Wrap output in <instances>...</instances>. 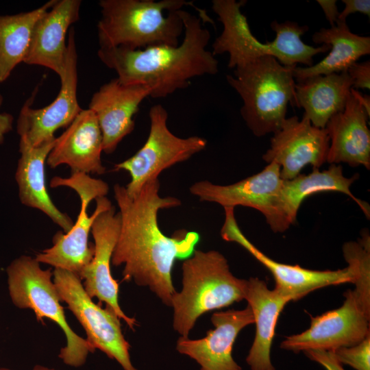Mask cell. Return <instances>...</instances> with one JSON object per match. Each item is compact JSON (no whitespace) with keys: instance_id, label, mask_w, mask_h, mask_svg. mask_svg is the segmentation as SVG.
Here are the masks:
<instances>
[{"instance_id":"1","label":"cell","mask_w":370,"mask_h":370,"mask_svg":"<svg viewBox=\"0 0 370 370\" xmlns=\"http://www.w3.org/2000/svg\"><path fill=\"white\" fill-rule=\"evenodd\" d=\"M160 187L159 179H153L136 196L130 197L125 186H114L121 226L111 264H123V280L147 286L171 307L176 292L171 278L174 262L190 257L200 236L196 232L183 230L170 237L161 231L159 210L178 207L181 201L172 196L161 197Z\"/></svg>"},{"instance_id":"2","label":"cell","mask_w":370,"mask_h":370,"mask_svg":"<svg viewBox=\"0 0 370 370\" xmlns=\"http://www.w3.org/2000/svg\"><path fill=\"white\" fill-rule=\"evenodd\" d=\"M184 36L177 46L156 45L143 49L123 47H99L100 60L117 74L124 84H138L151 88L152 98L165 97L188 87L191 80L219 72V62L206 47L210 33L205 23H214L207 15L197 16L178 10Z\"/></svg>"},{"instance_id":"3","label":"cell","mask_w":370,"mask_h":370,"mask_svg":"<svg viewBox=\"0 0 370 370\" xmlns=\"http://www.w3.org/2000/svg\"><path fill=\"white\" fill-rule=\"evenodd\" d=\"M246 2L212 1V9L223 25L221 34L212 44V53L214 56L228 53V68L234 69L263 56H273L284 66L303 64L311 66L314 56L330 51L328 45L314 47L305 44L301 36L308 31V26L291 21H273L271 27L275 32V38L271 42H261L252 34L247 19L241 12Z\"/></svg>"},{"instance_id":"4","label":"cell","mask_w":370,"mask_h":370,"mask_svg":"<svg viewBox=\"0 0 370 370\" xmlns=\"http://www.w3.org/2000/svg\"><path fill=\"white\" fill-rule=\"evenodd\" d=\"M97 23L100 47L143 49L156 45L177 46L184 30L178 10L184 0H101Z\"/></svg>"},{"instance_id":"5","label":"cell","mask_w":370,"mask_h":370,"mask_svg":"<svg viewBox=\"0 0 370 370\" xmlns=\"http://www.w3.org/2000/svg\"><path fill=\"white\" fill-rule=\"evenodd\" d=\"M182 288L171 299L173 327L187 338L204 313L229 306L245 298L247 280L234 276L227 260L215 250H195L182 266Z\"/></svg>"},{"instance_id":"6","label":"cell","mask_w":370,"mask_h":370,"mask_svg":"<svg viewBox=\"0 0 370 370\" xmlns=\"http://www.w3.org/2000/svg\"><path fill=\"white\" fill-rule=\"evenodd\" d=\"M295 66H284L273 56H263L226 75L243 100L241 114L256 136L279 130L286 119L288 104L294 105Z\"/></svg>"},{"instance_id":"7","label":"cell","mask_w":370,"mask_h":370,"mask_svg":"<svg viewBox=\"0 0 370 370\" xmlns=\"http://www.w3.org/2000/svg\"><path fill=\"white\" fill-rule=\"evenodd\" d=\"M8 288L13 304L21 309H31L38 321L48 319L56 323L65 334L66 345L58 357L66 365L79 367L94 352L86 339L71 328L60 305L57 289L52 280L53 271L42 269L36 258L21 256L6 269Z\"/></svg>"},{"instance_id":"8","label":"cell","mask_w":370,"mask_h":370,"mask_svg":"<svg viewBox=\"0 0 370 370\" xmlns=\"http://www.w3.org/2000/svg\"><path fill=\"white\" fill-rule=\"evenodd\" d=\"M50 186H66L74 190L81 200V208L71 229L64 233L58 232L53 238V245L35 257L40 263L79 274L90 262L94 245H89L88 235L97 215L112 204L106 197L108 184L83 173H73L66 178L54 177Z\"/></svg>"},{"instance_id":"9","label":"cell","mask_w":370,"mask_h":370,"mask_svg":"<svg viewBox=\"0 0 370 370\" xmlns=\"http://www.w3.org/2000/svg\"><path fill=\"white\" fill-rule=\"evenodd\" d=\"M149 117L150 128L145 144L134 155L114 166V171L130 174V181L125 187L130 197L136 196L149 180L158 178L163 171L186 161L207 145L202 137L181 138L173 134L167 126L168 112L160 104L151 107Z\"/></svg>"},{"instance_id":"10","label":"cell","mask_w":370,"mask_h":370,"mask_svg":"<svg viewBox=\"0 0 370 370\" xmlns=\"http://www.w3.org/2000/svg\"><path fill=\"white\" fill-rule=\"evenodd\" d=\"M53 281L61 301L74 314L86 334V341L114 359L124 370H138L132 365L129 343L125 340L120 319L109 308L95 304L85 291L79 277L69 271L54 269Z\"/></svg>"},{"instance_id":"11","label":"cell","mask_w":370,"mask_h":370,"mask_svg":"<svg viewBox=\"0 0 370 370\" xmlns=\"http://www.w3.org/2000/svg\"><path fill=\"white\" fill-rule=\"evenodd\" d=\"M283 180L280 168L270 162L259 173L236 183L220 185L208 180L192 184L190 193L201 201L224 208L244 206L259 211L274 232H283L280 214V193Z\"/></svg>"},{"instance_id":"12","label":"cell","mask_w":370,"mask_h":370,"mask_svg":"<svg viewBox=\"0 0 370 370\" xmlns=\"http://www.w3.org/2000/svg\"><path fill=\"white\" fill-rule=\"evenodd\" d=\"M341 306L311 317L304 332L290 335L280 348L294 353L311 349L334 351L355 345L370 335V314L362 308L353 290L344 293Z\"/></svg>"},{"instance_id":"13","label":"cell","mask_w":370,"mask_h":370,"mask_svg":"<svg viewBox=\"0 0 370 370\" xmlns=\"http://www.w3.org/2000/svg\"><path fill=\"white\" fill-rule=\"evenodd\" d=\"M68 36L66 71L60 77L58 96L50 104L39 109L31 108L32 100H28L17 120L20 139L32 147L55 140V132L68 127L83 110L77 99V55L73 27H70Z\"/></svg>"},{"instance_id":"14","label":"cell","mask_w":370,"mask_h":370,"mask_svg":"<svg viewBox=\"0 0 370 370\" xmlns=\"http://www.w3.org/2000/svg\"><path fill=\"white\" fill-rule=\"evenodd\" d=\"M225 219L221 236L226 241L239 244L248 251L272 274L275 289L291 301H297L308 293L323 287L351 282L354 275L347 266L337 270H312L299 265L277 262L265 255L251 243L241 230L234 214V208H224Z\"/></svg>"},{"instance_id":"15","label":"cell","mask_w":370,"mask_h":370,"mask_svg":"<svg viewBox=\"0 0 370 370\" xmlns=\"http://www.w3.org/2000/svg\"><path fill=\"white\" fill-rule=\"evenodd\" d=\"M330 140L325 128L312 125L303 116L286 118L271 138L270 148L262 156L267 163L280 168L282 180L293 179L306 165L319 169L327 162Z\"/></svg>"},{"instance_id":"16","label":"cell","mask_w":370,"mask_h":370,"mask_svg":"<svg viewBox=\"0 0 370 370\" xmlns=\"http://www.w3.org/2000/svg\"><path fill=\"white\" fill-rule=\"evenodd\" d=\"M121 226L120 214L111 205L101 211L95 219L91 234L94 245V255L90 262L79 274L84 288L92 299L111 309L120 319H123L132 330L137 325L136 320L126 315L119 304V284L110 271L114 249L118 240Z\"/></svg>"},{"instance_id":"17","label":"cell","mask_w":370,"mask_h":370,"mask_svg":"<svg viewBox=\"0 0 370 370\" xmlns=\"http://www.w3.org/2000/svg\"><path fill=\"white\" fill-rule=\"evenodd\" d=\"M151 90L138 84H124L117 78L103 84L92 96L88 109L95 114L103 137V151L113 153L134 129V115Z\"/></svg>"},{"instance_id":"18","label":"cell","mask_w":370,"mask_h":370,"mask_svg":"<svg viewBox=\"0 0 370 370\" xmlns=\"http://www.w3.org/2000/svg\"><path fill=\"white\" fill-rule=\"evenodd\" d=\"M211 321L214 328L205 337L193 340L180 336L176 349L195 360L200 370H242L232 357V348L239 332L254 323L250 307L214 312Z\"/></svg>"},{"instance_id":"19","label":"cell","mask_w":370,"mask_h":370,"mask_svg":"<svg viewBox=\"0 0 370 370\" xmlns=\"http://www.w3.org/2000/svg\"><path fill=\"white\" fill-rule=\"evenodd\" d=\"M103 137L94 112L82 110L58 138L46 162L52 169L68 165L73 173L102 175Z\"/></svg>"},{"instance_id":"20","label":"cell","mask_w":370,"mask_h":370,"mask_svg":"<svg viewBox=\"0 0 370 370\" xmlns=\"http://www.w3.org/2000/svg\"><path fill=\"white\" fill-rule=\"evenodd\" d=\"M81 4L80 0H56L35 24L23 62L47 67L60 78L64 75L65 38L70 26L79 18Z\"/></svg>"},{"instance_id":"21","label":"cell","mask_w":370,"mask_h":370,"mask_svg":"<svg viewBox=\"0 0 370 370\" xmlns=\"http://www.w3.org/2000/svg\"><path fill=\"white\" fill-rule=\"evenodd\" d=\"M369 116L350 92L344 110L332 116L325 127L330 140L327 162L370 169Z\"/></svg>"},{"instance_id":"22","label":"cell","mask_w":370,"mask_h":370,"mask_svg":"<svg viewBox=\"0 0 370 370\" xmlns=\"http://www.w3.org/2000/svg\"><path fill=\"white\" fill-rule=\"evenodd\" d=\"M244 299L252 311L256 325L255 338L246 362L251 370H275L271 359L275 326L283 308L291 300L275 288L269 289L258 278L247 280Z\"/></svg>"},{"instance_id":"23","label":"cell","mask_w":370,"mask_h":370,"mask_svg":"<svg viewBox=\"0 0 370 370\" xmlns=\"http://www.w3.org/2000/svg\"><path fill=\"white\" fill-rule=\"evenodd\" d=\"M56 140L32 147L20 139L21 158L18 161L15 179L21 202L42 212L66 233L74 223L69 216L61 212L53 204L45 183V163Z\"/></svg>"},{"instance_id":"24","label":"cell","mask_w":370,"mask_h":370,"mask_svg":"<svg viewBox=\"0 0 370 370\" xmlns=\"http://www.w3.org/2000/svg\"><path fill=\"white\" fill-rule=\"evenodd\" d=\"M358 175L346 177L340 164H331L329 169L320 171L313 169L312 172L299 174L293 179L283 180L279 198L280 214L283 231L293 224L302 202L308 197L321 192H338L351 197L369 217V207L356 198L351 191L352 184Z\"/></svg>"},{"instance_id":"25","label":"cell","mask_w":370,"mask_h":370,"mask_svg":"<svg viewBox=\"0 0 370 370\" xmlns=\"http://www.w3.org/2000/svg\"><path fill=\"white\" fill-rule=\"evenodd\" d=\"M352 88L347 71L312 76L295 83L293 106L303 108V116L312 125L325 128L332 116L344 110Z\"/></svg>"},{"instance_id":"26","label":"cell","mask_w":370,"mask_h":370,"mask_svg":"<svg viewBox=\"0 0 370 370\" xmlns=\"http://www.w3.org/2000/svg\"><path fill=\"white\" fill-rule=\"evenodd\" d=\"M312 40L315 44L329 45V53L311 66H295L293 71L295 82L315 75L347 71L361 56L370 53V37L352 32L346 22L320 29L312 35Z\"/></svg>"},{"instance_id":"27","label":"cell","mask_w":370,"mask_h":370,"mask_svg":"<svg viewBox=\"0 0 370 370\" xmlns=\"http://www.w3.org/2000/svg\"><path fill=\"white\" fill-rule=\"evenodd\" d=\"M56 1L51 0L27 12L0 16V82L23 62L35 24Z\"/></svg>"},{"instance_id":"28","label":"cell","mask_w":370,"mask_h":370,"mask_svg":"<svg viewBox=\"0 0 370 370\" xmlns=\"http://www.w3.org/2000/svg\"><path fill=\"white\" fill-rule=\"evenodd\" d=\"M345 261L354 275L353 290L364 310L370 314V238L366 231L358 241L343 246Z\"/></svg>"},{"instance_id":"29","label":"cell","mask_w":370,"mask_h":370,"mask_svg":"<svg viewBox=\"0 0 370 370\" xmlns=\"http://www.w3.org/2000/svg\"><path fill=\"white\" fill-rule=\"evenodd\" d=\"M332 352L341 365H349L356 370H370V335L355 345Z\"/></svg>"},{"instance_id":"30","label":"cell","mask_w":370,"mask_h":370,"mask_svg":"<svg viewBox=\"0 0 370 370\" xmlns=\"http://www.w3.org/2000/svg\"><path fill=\"white\" fill-rule=\"evenodd\" d=\"M347 72L352 81V88L354 89L370 88V61L355 62L352 64Z\"/></svg>"},{"instance_id":"31","label":"cell","mask_w":370,"mask_h":370,"mask_svg":"<svg viewBox=\"0 0 370 370\" xmlns=\"http://www.w3.org/2000/svg\"><path fill=\"white\" fill-rule=\"evenodd\" d=\"M304 352L308 358L317 362L326 370H345L332 351L311 349Z\"/></svg>"},{"instance_id":"32","label":"cell","mask_w":370,"mask_h":370,"mask_svg":"<svg viewBox=\"0 0 370 370\" xmlns=\"http://www.w3.org/2000/svg\"><path fill=\"white\" fill-rule=\"evenodd\" d=\"M342 2L345 7L343 11L339 12L337 23L346 22L347 17L355 12H360L370 16L369 0H343Z\"/></svg>"},{"instance_id":"33","label":"cell","mask_w":370,"mask_h":370,"mask_svg":"<svg viewBox=\"0 0 370 370\" xmlns=\"http://www.w3.org/2000/svg\"><path fill=\"white\" fill-rule=\"evenodd\" d=\"M318 4L322 8L327 21L331 27L336 25L338 21L339 12L336 5V0H318Z\"/></svg>"},{"instance_id":"34","label":"cell","mask_w":370,"mask_h":370,"mask_svg":"<svg viewBox=\"0 0 370 370\" xmlns=\"http://www.w3.org/2000/svg\"><path fill=\"white\" fill-rule=\"evenodd\" d=\"M3 102V97L0 95V106ZM13 117L11 114L3 112L0 113V145L3 143L5 135L12 129Z\"/></svg>"},{"instance_id":"35","label":"cell","mask_w":370,"mask_h":370,"mask_svg":"<svg viewBox=\"0 0 370 370\" xmlns=\"http://www.w3.org/2000/svg\"><path fill=\"white\" fill-rule=\"evenodd\" d=\"M351 93L356 98L360 105L365 110L368 115L370 116V97L367 95H362L357 90L352 88Z\"/></svg>"},{"instance_id":"36","label":"cell","mask_w":370,"mask_h":370,"mask_svg":"<svg viewBox=\"0 0 370 370\" xmlns=\"http://www.w3.org/2000/svg\"><path fill=\"white\" fill-rule=\"evenodd\" d=\"M32 370H58L53 368H49L43 365H37L33 367Z\"/></svg>"},{"instance_id":"37","label":"cell","mask_w":370,"mask_h":370,"mask_svg":"<svg viewBox=\"0 0 370 370\" xmlns=\"http://www.w3.org/2000/svg\"><path fill=\"white\" fill-rule=\"evenodd\" d=\"M0 370H13L7 367H0Z\"/></svg>"}]
</instances>
